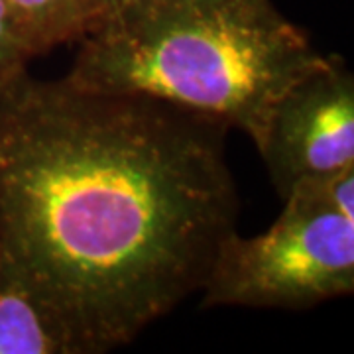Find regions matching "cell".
Returning <instances> with one entry per match:
<instances>
[{
    "label": "cell",
    "instance_id": "obj_2",
    "mask_svg": "<svg viewBox=\"0 0 354 354\" xmlns=\"http://www.w3.org/2000/svg\"><path fill=\"white\" fill-rule=\"evenodd\" d=\"M79 44L69 83L167 102L252 142L274 101L327 57L272 0H128Z\"/></svg>",
    "mask_w": 354,
    "mask_h": 354
},
{
    "label": "cell",
    "instance_id": "obj_4",
    "mask_svg": "<svg viewBox=\"0 0 354 354\" xmlns=\"http://www.w3.org/2000/svg\"><path fill=\"white\" fill-rule=\"evenodd\" d=\"M281 199L297 183L354 165V77L327 55L295 79L254 140Z\"/></svg>",
    "mask_w": 354,
    "mask_h": 354
},
{
    "label": "cell",
    "instance_id": "obj_8",
    "mask_svg": "<svg viewBox=\"0 0 354 354\" xmlns=\"http://www.w3.org/2000/svg\"><path fill=\"white\" fill-rule=\"evenodd\" d=\"M32 57V51L16 34L0 4V91L26 73V65Z\"/></svg>",
    "mask_w": 354,
    "mask_h": 354
},
{
    "label": "cell",
    "instance_id": "obj_1",
    "mask_svg": "<svg viewBox=\"0 0 354 354\" xmlns=\"http://www.w3.org/2000/svg\"><path fill=\"white\" fill-rule=\"evenodd\" d=\"M227 130L65 77L0 91V262L71 354L124 346L201 291L239 218Z\"/></svg>",
    "mask_w": 354,
    "mask_h": 354
},
{
    "label": "cell",
    "instance_id": "obj_6",
    "mask_svg": "<svg viewBox=\"0 0 354 354\" xmlns=\"http://www.w3.org/2000/svg\"><path fill=\"white\" fill-rule=\"evenodd\" d=\"M0 4L34 57L59 44L79 41L88 30L79 0H0Z\"/></svg>",
    "mask_w": 354,
    "mask_h": 354
},
{
    "label": "cell",
    "instance_id": "obj_9",
    "mask_svg": "<svg viewBox=\"0 0 354 354\" xmlns=\"http://www.w3.org/2000/svg\"><path fill=\"white\" fill-rule=\"evenodd\" d=\"M127 2L128 0H79V4H81V8L85 12V18H87L88 30L95 28L97 24H101L102 20L111 18Z\"/></svg>",
    "mask_w": 354,
    "mask_h": 354
},
{
    "label": "cell",
    "instance_id": "obj_5",
    "mask_svg": "<svg viewBox=\"0 0 354 354\" xmlns=\"http://www.w3.org/2000/svg\"><path fill=\"white\" fill-rule=\"evenodd\" d=\"M0 354H71L32 291L0 262Z\"/></svg>",
    "mask_w": 354,
    "mask_h": 354
},
{
    "label": "cell",
    "instance_id": "obj_7",
    "mask_svg": "<svg viewBox=\"0 0 354 354\" xmlns=\"http://www.w3.org/2000/svg\"><path fill=\"white\" fill-rule=\"evenodd\" d=\"M297 185L307 187L311 193H315L321 201L333 207L337 213L354 221V165L333 171L329 176L307 179Z\"/></svg>",
    "mask_w": 354,
    "mask_h": 354
},
{
    "label": "cell",
    "instance_id": "obj_3",
    "mask_svg": "<svg viewBox=\"0 0 354 354\" xmlns=\"http://www.w3.org/2000/svg\"><path fill=\"white\" fill-rule=\"evenodd\" d=\"M203 305L307 309L354 291V221L297 185L272 228L228 234L203 283Z\"/></svg>",
    "mask_w": 354,
    "mask_h": 354
}]
</instances>
